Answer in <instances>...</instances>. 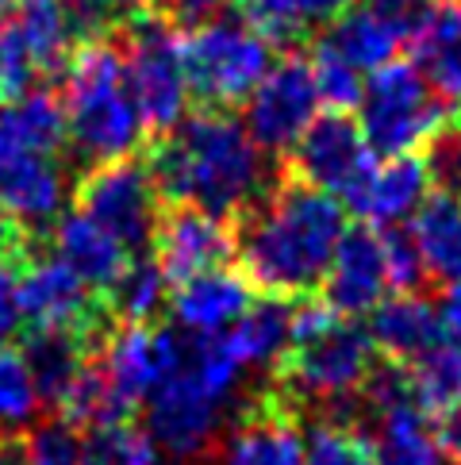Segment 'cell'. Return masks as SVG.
Segmentation results:
<instances>
[{
  "label": "cell",
  "mask_w": 461,
  "mask_h": 465,
  "mask_svg": "<svg viewBox=\"0 0 461 465\" xmlns=\"http://www.w3.org/2000/svg\"><path fill=\"white\" fill-rule=\"evenodd\" d=\"M230 223H235V262L250 289L304 301L319 289L327 262L346 235V208L338 196L281 173Z\"/></svg>",
  "instance_id": "6da1fadb"
},
{
  "label": "cell",
  "mask_w": 461,
  "mask_h": 465,
  "mask_svg": "<svg viewBox=\"0 0 461 465\" xmlns=\"http://www.w3.org/2000/svg\"><path fill=\"white\" fill-rule=\"evenodd\" d=\"M146 173L162 204H196L235 220L270 189L266 154L230 112L201 108L170 135L146 143Z\"/></svg>",
  "instance_id": "7a4b0ae2"
},
{
  "label": "cell",
  "mask_w": 461,
  "mask_h": 465,
  "mask_svg": "<svg viewBox=\"0 0 461 465\" xmlns=\"http://www.w3.org/2000/svg\"><path fill=\"white\" fill-rule=\"evenodd\" d=\"M373 342L366 327L331 312L323 301H296L289 346L273 365V389L304 415H338V420H361L358 392L373 370Z\"/></svg>",
  "instance_id": "3957f363"
},
{
  "label": "cell",
  "mask_w": 461,
  "mask_h": 465,
  "mask_svg": "<svg viewBox=\"0 0 461 465\" xmlns=\"http://www.w3.org/2000/svg\"><path fill=\"white\" fill-rule=\"evenodd\" d=\"M58 96L65 112V151H74L85 170L115 158H131L139 146H146L115 39L74 46L62 65Z\"/></svg>",
  "instance_id": "277c9868"
},
{
  "label": "cell",
  "mask_w": 461,
  "mask_h": 465,
  "mask_svg": "<svg viewBox=\"0 0 461 465\" xmlns=\"http://www.w3.org/2000/svg\"><path fill=\"white\" fill-rule=\"evenodd\" d=\"M120 54L131 104L139 112L146 143L162 139L189 115V81L181 65V31H173L154 12H131L120 20Z\"/></svg>",
  "instance_id": "5b68a950"
},
{
  "label": "cell",
  "mask_w": 461,
  "mask_h": 465,
  "mask_svg": "<svg viewBox=\"0 0 461 465\" xmlns=\"http://www.w3.org/2000/svg\"><path fill=\"white\" fill-rule=\"evenodd\" d=\"M450 104L427 89L411 62L392 58L369 74L358 101V131L377 158L419 154L423 143L442 124H450Z\"/></svg>",
  "instance_id": "8992f818"
},
{
  "label": "cell",
  "mask_w": 461,
  "mask_h": 465,
  "mask_svg": "<svg viewBox=\"0 0 461 465\" xmlns=\"http://www.w3.org/2000/svg\"><path fill=\"white\" fill-rule=\"evenodd\" d=\"M270 46L239 20L216 15L181 35V65H185L189 96L211 112L242 108L261 74L270 70Z\"/></svg>",
  "instance_id": "52a82bcc"
},
{
  "label": "cell",
  "mask_w": 461,
  "mask_h": 465,
  "mask_svg": "<svg viewBox=\"0 0 461 465\" xmlns=\"http://www.w3.org/2000/svg\"><path fill=\"white\" fill-rule=\"evenodd\" d=\"M223 408L227 401L192 373L181 342V358L170 377L146 396V435L173 461L201 465L208 454H216L223 439Z\"/></svg>",
  "instance_id": "ba28073f"
},
{
  "label": "cell",
  "mask_w": 461,
  "mask_h": 465,
  "mask_svg": "<svg viewBox=\"0 0 461 465\" xmlns=\"http://www.w3.org/2000/svg\"><path fill=\"white\" fill-rule=\"evenodd\" d=\"M74 208L81 215H89L101 231H108L127 254H142L151 251V239L162 215V196L154 193L142 158L131 154L104 165H89L77 177Z\"/></svg>",
  "instance_id": "9c48e42d"
},
{
  "label": "cell",
  "mask_w": 461,
  "mask_h": 465,
  "mask_svg": "<svg viewBox=\"0 0 461 465\" xmlns=\"http://www.w3.org/2000/svg\"><path fill=\"white\" fill-rule=\"evenodd\" d=\"M181 342L185 339L162 323H112L101 335L93 361L123 420H135L146 396L170 377L181 358Z\"/></svg>",
  "instance_id": "30bf717a"
},
{
  "label": "cell",
  "mask_w": 461,
  "mask_h": 465,
  "mask_svg": "<svg viewBox=\"0 0 461 465\" xmlns=\"http://www.w3.org/2000/svg\"><path fill=\"white\" fill-rule=\"evenodd\" d=\"M242 108H246L242 127L254 139L258 151L266 158H285L292 151V143L300 139V131L316 120V108H319L308 54L289 51L285 58L270 62V70L261 74V81L250 89Z\"/></svg>",
  "instance_id": "8fae6325"
},
{
  "label": "cell",
  "mask_w": 461,
  "mask_h": 465,
  "mask_svg": "<svg viewBox=\"0 0 461 465\" xmlns=\"http://www.w3.org/2000/svg\"><path fill=\"white\" fill-rule=\"evenodd\" d=\"M20 308L27 331H77L101 342L112 327L101 296L70 265L54 254H43L39 246L20 258Z\"/></svg>",
  "instance_id": "7c38bea8"
},
{
  "label": "cell",
  "mask_w": 461,
  "mask_h": 465,
  "mask_svg": "<svg viewBox=\"0 0 461 465\" xmlns=\"http://www.w3.org/2000/svg\"><path fill=\"white\" fill-rule=\"evenodd\" d=\"M373 162L377 154L361 139L358 120H350V112H323L292 143V151L285 154V173L327 196L346 201L366 181Z\"/></svg>",
  "instance_id": "4fadbf2b"
},
{
  "label": "cell",
  "mask_w": 461,
  "mask_h": 465,
  "mask_svg": "<svg viewBox=\"0 0 461 465\" xmlns=\"http://www.w3.org/2000/svg\"><path fill=\"white\" fill-rule=\"evenodd\" d=\"M70 196V173L58 154H43L12 143L0 131V212L20 227V235L39 242L62 215Z\"/></svg>",
  "instance_id": "5bb4252c"
},
{
  "label": "cell",
  "mask_w": 461,
  "mask_h": 465,
  "mask_svg": "<svg viewBox=\"0 0 461 465\" xmlns=\"http://www.w3.org/2000/svg\"><path fill=\"white\" fill-rule=\"evenodd\" d=\"M304 415L273 385L254 392L220 439V465H304Z\"/></svg>",
  "instance_id": "9a60e30c"
},
{
  "label": "cell",
  "mask_w": 461,
  "mask_h": 465,
  "mask_svg": "<svg viewBox=\"0 0 461 465\" xmlns=\"http://www.w3.org/2000/svg\"><path fill=\"white\" fill-rule=\"evenodd\" d=\"M151 254L170 285H177L192 273L235 262V223L196 204H166V212L158 215Z\"/></svg>",
  "instance_id": "2e32d148"
},
{
  "label": "cell",
  "mask_w": 461,
  "mask_h": 465,
  "mask_svg": "<svg viewBox=\"0 0 461 465\" xmlns=\"http://www.w3.org/2000/svg\"><path fill=\"white\" fill-rule=\"evenodd\" d=\"M319 289H323V304L338 315H346V320L369 315L377 304H381L392 292L381 231L369 227V223L346 227V235L338 239L331 262H327Z\"/></svg>",
  "instance_id": "e0dca14e"
},
{
  "label": "cell",
  "mask_w": 461,
  "mask_h": 465,
  "mask_svg": "<svg viewBox=\"0 0 461 465\" xmlns=\"http://www.w3.org/2000/svg\"><path fill=\"white\" fill-rule=\"evenodd\" d=\"M427 193H431V177L419 154L377 158L366 181L346 196V208L369 227H397L416 215Z\"/></svg>",
  "instance_id": "ac0fdd59"
},
{
  "label": "cell",
  "mask_w": 461,
  "mask_h": 465,
  "mask_svg": "<svg viewBox=\"0 0 461 465\" xmlns=\"http://www.w3.org/2000/svg\"><path fill=\"white\" fill-rule=\"evenodd\" d=\"M250 301H254L250 281L239 270H227V265L177 281L166 296L173 323L185 327V335H220V331H227L239 320Z\"/></svg>",
  "instance_id": "d6986e66"
},
{
  "label": "cell",
  "mask_w": 461,
  "mask_h": 465,
  "mask_svg": "<svg viewBox=\"0 0 461 465\" xmlns=\"http://www.w3.org/2000/svg\"><path fill=\"white\" fill-rule=\"evenodd\" d=\"M411 65L442 104L461 108V0H438L411 35Z\"/></svg>",
  "instance_id": "ffe728a7"
},
{
  "label": "cell",
  "mask_w": 461,
  "mask_h": 465,
  "mask_svg": "<svg viewBox=\"0 0 461 465\" xmlns=\"http://www.w3.org/2000/svg\"><path fill=\"white\" fill-rule=\"evenodd\" d=\"M366 335L373 342V351H381L388 361L411 365L442 339L438 304H431L423 292H388L369 312Z\"/></svg>",
  "instance_id": "44dd1931"
},
{
  "label": "cell",
  "mask_w": 461,
  "mask_h": 465,
  "mask_svg": "<svg viewBox=\"0 0 461 465\" xmlns=\"http://www.w3.org/2000/svg\"><path fill=\"white\" fill-rule=\"evenodd\" d=\"M46 235H51V254L70 265V270L85 281L96 296H104L112 289V281L123 273V265L131 258L123 246L108 235V231H101L89 215H81L77 208L62 212Z\"/></svg>",
  "instance_id": "7402d4cb"
},
{
  "label": "cell",
  "mask_w": 461,
  "mask_h": 465,
  "mask_svg": "<svg viewBox=\"0 0 461 465\" xmlns=\"http://www.w3.org/2000/svg\"><path fill=\"white\" fill-rule=\"evenodd\" d=\"M27 358V370L35 377L43 411L58 415L65 396L85 373V365L96 351V339L77 335V331H27V342L20 346Z\"/></svg>",
  "instance_id": "603a6c76"
},
{
  "label": "cell",
  "mask_w": 461,
  "mask_h": 465,
  "mask_svg": "<svg viewBox=\"0 0 461 465\" xmlns=\"http://www.w3.org/2000/svg\"><path fill=\"white\" fill-rule=\"evenodd\" d=\"M407 227L419 246L427 281H435V285L461 281V196L431 189Z\"/></svg>",
  "instance_id": "cb8c5ba5"
},
{
  "label": "cell",
  "mask_w": 461,
  "mask_h": 465,
  "mask_svg": "<svg viewBox=\"0 0 461 465\" xmlns=\"http://www.w3.org/2000/svg\"><path fill=\"white\" fill-rule=\"evenodd\" d=\"M289 327H292V301L261 296V301L246 304V312L223 335L235 358L242 361V370H273L289 346Z\"/></svg>",
  "instance_id": "d4e9b609"
},
{
  "label": "cell",
  "mask_w": 461,
  "mask_h": 465,
  "mask_svg": "<svg viewBox=\"0 0 461 465\" xmlns=\"http://www.w3.org/2000/svg\"><path fill=\"white\" fill-rule=\"evenodd\" d=\"M5 20L12 24L15 39L24 43L39 77L62 74L65 58L74 51V35H70V24H65L62 0H15Z\"/></svg>",
  "instance_id": "484cf974"
},
{
  "label": "cell",
  "mask_w": 461,
  "mask_h": 465,
  "mask_svg": "<svg viewBox=\"0 0 461 465\" xmlns=\"http://www.w3.org/2000/svg\"><path fill=\"white\" fill-rule=\"evenodd\" d=\"M377 430H369L381 465H446V450L431 427V415L419 404H404L373 415Z\"/></svg>",
  "instance_id": "4316f807"
},
{
  "label": "cell",
  "mask_w": 461,
  "mask_h": 465,
  "mask_svg": "<svg viewBox=\"0 0 461 465\" xmlns=\"http://www.w3.org/2000/svg\"><path fill=\"white\" fill-rule=\"evenodd\" d=\"M319 43L361 74H373L377 65L392 62L400 51V39L381 24V15H377L369 5H358V8L350 5L342 15H335L319 35Z\"/></svg>",
  "instance_id": "83f0119b"
},
{
  "label": "cell",
  "mask_w": 461,
  "mask_h": 465,
  "mask_svg": "<svg viewBox=\"0 0 461 465\" xmlns=\"http://www.w3.org/2000/svg\"><path fill=\"white\" fill-rule=\"evenodd\" d=\"M170 281L151 251L131 254L123 273L112 281V289L101 296L112 323H154V315L166 308Z\"/></svg>",
  "instance_id": "f1b7e54d"
},
{
  "label": "cell",
  "mask_w": 461,
  "mask_h": 465,
  "mask_svg": "<svg viewBox=\"0 0 461 465\" xmlns=\"http://www.w3.org/2000/svg\"><path fill=\"white\" fill-rule=\"evenodd\" d=\"M0 131L31 151L43 154H58L65 151V112H62V96L54 89H27L24 96L0 104Z\"/></svg>",
  "instance_id": "f546056e"
},
{
  "label": "cell",
  "mask_w": 461,
  "mask_h": 465,
  "mask_svg": "<svg viewBox=\"0 0 461 465\" xmlns=\"http://www.w3.org/2000/svg\"><path fill=\"white\" fill-rule=\"evenodd\" d=\"M304 465H381V461H377L369 430H361V420L311 415L304 430Z\"/></svg>",
  "instance_id": "4dcf8cb0"
},
{
  "label": "cell",
  "mask_w": 461,
  "mask_h": 465,
  "mask_svg": "<svg viewBox=\"0 0 461 465\" xmlns=\"http://www.w3.org/2000/svg\"><path fill=\"white\" fill-rule=\"evenodd\" d=\"M411 370V389H416V404L427 415H442L454 404H461V342L442 335Z\"/></svg>",
  "instance_id": "1f68e13d"
},
{
  "label": "cell",
  "mask_w": 461,
  "mask_h": 465,
  "mask_svg": "<svg viewBox=\"0 0 461 465\" xmlns=\"http://www.w3.org/2000/svg\"><path fill=\"white\" fill-rule=\"evenodd\" d=\"M43 420V401L27 358L15 342H0V427L5 435H20Z\"/></svg>",
  "instance_id": "d6a6232c"
},
{
  "label": "cell",
  "mask_w": 461,
  "mask_h": 465,
  "mask_svg": "<svg viewBox=\"0 0 461 465\" xmlns=\"http://www.w3.org/2000/svg\"><path fill=\"white\" fill-rule=\"evenodd\" d=\"M77 465H158V446L135 420L89 427L77 446Z\"/></svg>",
  "instance_id": "836d02e7"
},
{
  "label": "cell",
  "mask_w": 461,
  "mask_h": 465,
  "mask_svg": "<svg viewBox=\"0 0 461 465\" xmlns=\"http://www.w3.org/2000/svg\"><path fill=\"white\" fill-rule=\"evenodd\" d=\"M235 8V20L246 24L273 51H296L304 43V15L296 8V0H227Z\"/></svg>",
  "instance_id": "e575fe53"
},
{
  "label": "cell",
  "mask_w": 461,
  "mask_h": 465,
  "mask_svg": "<svg viewBox=\"0 0 461 465\" xmlns=\"http://www.w3.org/2000/svg\"><path fill=\"white\" fill-rule=\"evenodd\" d=\"M308 65H311V81H316V96L327 112H354L358 108L361 89H366L361 70H354L350 62H342L335 51H327L319 39L311 46Z\"/></svg>",
  "instance_id": "d590c367"
},
{
  "label": "cell",
  "mask_w": 461,
  "mask_h": 465,
  "mask_svg": "<svg viewBox=\"0 0 461 465\" xmlns=\"http://www.w3.org/2000/svg\"><path fill=\"white\" fill-rule=\"evenodd\" d=\"M435 193L461 196V120L442 124L419 151Z\"/></svg>",
  "instance_id": "8d00e7d4"
},
{
  "label": "cell",
  "mask_w": 461,
  "mask_h": 465,
  "mask_svg": "<svg viewBox=\"0 0 461 465\" xmlns=\"http://www.w3.org/2000/svg\"><path fill=\"white\" fill-rule=\"evenodd\" d=\"M377 231H381L392 292H419L427 273H423V262H419V246L411 239V227L397 223V227H377Z\"/></svg>",
  "instance_id": "74e56055"
},
{
  "label": "cell",
  "mask_w": 461,
  "mask_h": 465,
  "mask_svg": "<svg viewBox=\"0 0 461 465\" xmlns=\"http://www.w3.org/2000/svg\"><path fill=\"white\" fill-rule=\"evenodd\" d=\"M223 8H227V0H151V5H146V12H154L158 20H166L181 35L208 20H216Z\"/></svg>",
  "instance_id": "f35d334b"
},
{
  "label": "cell",
  "mask_w": 461,
  "mask_h": 465,
  "mask_svg": "<svg viewBox=\"0 0 461 465\" xmlns=\"http://www.w3.org/2000/svg\"><path fill=\"white\" fill-rule=\"evenodd\" d=\"M366 5L381 15V24L392 31V35L404 43H411V35L419 31V24L431 12V0H366Z\"/></svg>",
  "instance_id": "ab89813d"
},
{
  "label": "cell",
  "mask_w": 461,
  "mask_h": 465,
  "mask_svg": "<svg viewBox=\"0 0 461 465\" xmlns=\"http://www.w3.org/2000/svg\"><path fill=\"white\" fill-rule=\"evenodd\" d=\"M24 331L20 308V258L0 262V342H12Z\"/></svg>",
  "instance_id": "60d3db41"
},
{
  "label": "cell",
  "mask_w": 461,
  "mask_h": 465,
  "mask_svg": "<svg viewBox=\"0 0 461 465\" xmlns=\"http://www.w3.org/2000/svg\"><path fill=\"white\" fill-rule=\"evenodd\" d=\"M438 323H442V335L461 342V281H454V285H446V292H442Z\"/></svg>",
  "instance_id": "b9f144b4"
},
{
  "label": "cell",
  "mask_w": 461,
  "mask_h": 465,
  "mask_svg": "<svg viewBox=\"0 0 461 465\" xmlns=\"http://www.w3.org/2000/svg\"><path fill=\"white\" fill-rule=\"evenodd\" d=\"M31 246H39V242H31L20 235V227H15L5 212H0V262H12V258H24Z\"/></svg>",
  "instance_id": "7bdbcfd3"
},
{
  "label": "cell",
  "mask_w": 461,
  "mask_h": 465,
  "mask_svg": "<svg viewBox=\"0 0 461 465\" xmlns=\"http://www.w3.org/2000/svg\"><path fill=\"white\" fill-rule=\"evenodd\" d=\"M350 5H354V0H296L304 24H331L335 15H342Z\"/></svg>",
  "instance_id": "ee69618b"
},
{
  "label": "cell",
  "mask_w": 461,
  "mask_h": 465,
  "mask_svg": "<svg viewBox=\"0 0 461 465\" xmlns=\"http://www.w3.org/2000/svg\"><path fill=\"white\" fill-rule=\"evenodd\" d=\"M438 442L446 458L461 461V404H454L450 411H442V427H438Z\"/></svg>",
  "instance_id": "f6af8a7d"
},
{
  "label": "cell",
  "mask_w": 461,
  "mask_h": 465,
  "mask_svg": "<svg viewBox=\"0 0 461 465\" xmlns=\"http://www.w3.org/2000/svg\"><path fill=\"white\" fill-rule=\"evenodd\" d=\"M108 5L120 12V15H131V12H142L146 5H151V0H108Z\"/></svg>",
  "instance_id": "bcb514c9"
},
{
  "label": "cell",
  "mask_w": 461,
  "mask_h": 465,
  "mask_svg": "<svg viewBox=\"0 0 461 465\" xmlns=\"http://www.w3.org/2000/svg\"><path fill=\"white\" fill-rule=\"evenodd\" d=\"M0 465H8V458H5V442H0Z\"/></svg>",
  "instance_id": "7dc6e473"
},
{
  "label": "cell",
  "mask_w": 461,
  "mask_h": 465,
  "mask_svg": "<svg viewBox=\"0 0 461 465\" xmlns=\"http://www.w3.org/2000/svg\"><path fill=\"white\" fill-rule=\"evenodd\" d=\"M170 465H196V461H170Z\"/></svg>",
  "instance_id": "c3c4849f"
},
{
  "label": "cell",
  "mask_w": 461,
  "mask_h": 465,
  "mask_svg": "<svg viewBox=\"0 0 461 465\" xmlns=\"http://www.w3.org/2000/svg\"><path fill=\"white\" fill-rule=\"evenodd\" d=\"M457 112H461V108H457ZM457 120H461V115H457Z\"/></svg>",
  "instance_id": "681fc988"
},
{
  "label": "cell",
  "mask_w": 461,
  "mask_h": 465,
  "mask_svg": "<svg viewBox=\"0 0 461 465\" xmlns=\"http://www.w3.org/2000/svg\"><path fill=\"white\" fill-rule=\"evenodd\" d=\"M457 465H461V461H457Z\"/></svg>",
  "instance_id": "f907efd6"
}]
</instances>
